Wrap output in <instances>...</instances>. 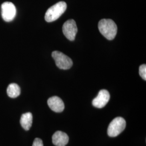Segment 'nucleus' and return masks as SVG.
Returning <instances> with one entry per match:
<instances>
[{
  "instance_id": "f257e3e1",
  "label": "nucleus",
  "mask_w": 146,
  "mask_h": 146,
  "mask_svg": "<svg viewBox=\"0 0 146 146\" xmlns=\"http://www.w3.org/2000/svg\"><path fill=\"white\" fill-rule=\"evenodd\" d=\"M98 28L101 34L108 40L115 38L117 28L114 21L111 19H102L99 21Z\"/></svg>"
},
{
  "instance_id": "f03ea898",
  "label": "nucleus",
  "mask_w": 146,
  "mask_h": 146,
  "mask_svg": "<svg viewBox=\"0 0 146 146\" xmlns=\"http://www.w3.org/2000/svg\"><path fill=\"white\" fill-rule=\"evenodd\" d=\"M67 4L61 1L52 5L47 10L45 14V20L48 22L56 21L66 11Z\"/></svg>"
},
{
  "instance_id": "7ed1b4c3",
  "label": "nucleus",
  "mask_w": 146,
  "mask_h": 146,
  "mask_svg": "<svg viewBox=\"0 0 146 146\" xmlns=\"http://www.w3.org/2000/svg\"><path fill=\"white\" fill-rule=\"evenodd\" d=\"M125 125L126 122L123 117H116L110 123L107 130L108 135L112 137L119 135L125 130Z\"/></svg>"
},
{
  "instance_id": "20e7f679",
  "label": "nucleus",
  "mask_w": 146,
  "mask_h": 146,
  "mask_svg": "<svg viewBox=\"0 0 146 146\" xmlns=\"http://www.w3.org/2000/svg\"><path fill=\"white\" fill-rule=\"evenodd\" d=\"M52 57L55 61L56 66L60 69H68L73 66L72 59L62 52L54 51L52 52Z\"/></svg>"
},
{
  "instance_id": "39448f33",
  "label": "nucleus",
  "mask_w": 146,
  "mask_h": 146,
  "mask_svg": "<svg viewBox=\"0 0 146 146\" xmlns=\"http://www.w3.org/2000/svg\"><path fill=\"white\" fill-rule=\"evenodd\" d=\"M1 14L5 22H11L14 20L16 14L15 5L11 2H5L1 5Z\"/></svg>"
},
{
  "instance_id": "423d86ee",
  "label": "nucleus",
  "mask_w": 146,
  "mask_h": 146,
  "mask_svg": "<svg viewBox=\"0 0 146 146\" xmlns=\"http://www.w3.org/2000/svg\"><path fill=\"white\" fill-rule=\"evenodd\" d=\"M63 33L66 38L70 41H74L78 33L76 22L73 19L68 20L63 25Z\"/></svg>"
},
{
  "instance_id": "0eeeda50",
  "label": "nucleus",
  "mask_w": 146,
  "mask_h": 146,
  "mask_svg": "<svg viewBox=\"0 0 146 146\" xmlns=\"http://www.w3.org/2000/svg\"><path fill=\"white\" fill-rule=\"evenodd\" d=\"M110 100V94L106 89L101 90L98 95L93 100L92 104L95 107L102 108L107 104Z\"/></svg>"
},
{
  "instance_id": "6e6552de",
  "label": "nucleus",
  "mask_w": 146,
  "mask_h": 146,
  "mask_svg": "<svg viewBox=\"0 0 146 146\" xmlns=\"http://www.w3.org/2000/svg\"><path fill=\"white\" fill-rule=\"evenodd\" d=\"M48 105L52 111L61 113L64 109V104L62 100L58 96H52L48 100Z\"/></svg>"
},
{
  "instance_id": "1a4fd4ad",
  "label": "nucleus",
  "mask_w": 146,
  "mask_h": 146,
  "mask_svg": "<svg viewBox=\"0 0 146 146\" xmlns=\"http://www.w3.org/2000/svg\"><path fill=\"white\" fill-rule=\"evenodd\" d=\"M52 141L55 146H66L69 142V136L64 132L57 131L52 135Z\"/></svg>"
},
{
  "instance_id": "9d476101",
  "label": "nucleus",
  "mask_w": 146,
  "mask_h": 146,
  "mask_svg": "<svg viewBox=\"0 0 146 146\" xmlns=\"http://www.w3.org/2000/svg\"><path fill=\"white\" fill-rule=\"evenodd\" d=\"M33 123V115L31 113H26L22 114L20 119L21 125L24 129L29 131L31 128Z\"/></svg>"
},
{
  "instance_id": "9b49d317",
  "label": "nucleus",
  "mask_w": 146,
  "mask_h": 146,
  "mask_svg": "<svg viewBox=\"0 0 146 146\" xmlns=\"http://www.w3.org/2000/svg\"><path fill=\"white\" fill-rule=\"evenodd\" d=\"M7 92L11 98H16L20 95L21 89L17 84H11L8 86Z\"/></svg>"
},
{
  "instance_id": "f8f14e48",
  "label": "nucleus",
  "mask_w": 146,
  "mask_h": 146,
  "mask_svg": "<svg viewBox=\"0 0 146 146\" xmlns=\"http://www.w3.org/2000/svg\"><path fill=\"white\" fill-rule=\"evenodd\" d=\"M139 74L144 80H146V65L142 64L139 67Z\"/></svg>"
},
{
  "instance_id": "ddd939ff",
  "label": "nucleus",
  "mask_w": 146,
  "mask_h": 146,
  "mask_svg": "<svg viewBox=\"0 0 146 146\" xmlns=\"http://www.w3.org/2000/svg\"><path fill=\"white\" fill-rule=\"evenodd\" d=\"M33 146H43L42 140L39 138H36L33 142Z\"/></svg>"
}]
</instances>
